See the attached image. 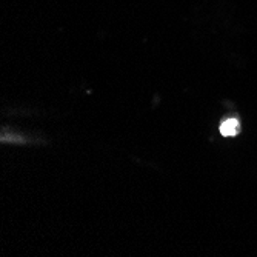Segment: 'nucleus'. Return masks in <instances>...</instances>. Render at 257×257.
I'll return each mask as SVG.
<instances>
[{"label":"nucleus","instance_id":"1","mask_svg":"<svg viewBox=\"0 0 257 257\" xmlns=\"http://www.w3.org/2000/svg\"><path fill=\"white\" fill-rule=\"evenodd\" d=\"M220 131L223 136H234L237 131H239V123L236 119H228L222 123L220 126Z\"/></svg>","mask_w":257,"mask_h":257}]
</instances>
